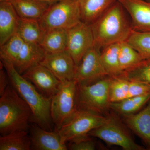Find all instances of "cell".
<instances>
[{
  "instance_id": "6da1fadb",
  "label": "cell",
  "mask_w": 150,
  "mask_h": 150,
  "mask_svg": "<svg viewBox=\"0 0 150 150\" xmlns=\"http://www.w3.org/2000/svg\"><path fill=\"white\" fill-rule=\"evenodd\" d=\"M8 76L10 83L29 105L32 111L31 120L48 131H52L51 98H47L38 92L33 84L17 71L13 64L1 59Z\"/></svg>"
},
{
  "instance_id": "7a4b0ae2",
  "label": "cell",
  "mask_w": 150,
  "mask_h": 150,
  "mask_svg": "<svg viewBox=\"0 0 150 150\" xmlns=\"http://www.w3.org/2000/svg\"><path fill=\"white\" fill-rule=\"evenodd\" d=\"M118 1L91 24L94 45L100 48L126 41L133 30Z\"/></svg>"
},
{
  "instance_id": "3957f363",
  "label": "cell",
  "mask_w": 150,
  "mask_h": 150,
  "mask_svg": "<svg viewBox=\"0 0 150 150\" xmlns=\"http://www.w3.org/2000/svg\"><path fill=\"white\" fill-rule=\"evenodd\" d=\"M32 111L10 83L0 98L1 135L17 131H27Z\"/></svg>"
},
{
  "instance_id": "277c9868",
  "label": "cell",
  "mask_w": 150,
  "mask_h": 150,
  "mask_svg": "<svg viewBox=\"0 0 150 150\" xmlns=\"http://www.w3.org/2000/svg\"><path fill=\"white\" fill-rule=\"evenodd\" d=\"M82 21L78 0H61L51 5L39 21L45 32L56 28L69 29Z\"/></svg>"
},
{
  "instance_id": "5b68a950",
  "label": "cell",
  "mask_w": 150,
  "mask_h": 150,
  "mask_svg": "<svg viewBox=\"0 0 150 150\" xmlns=\"http://www.w3.org/2000/svg\"><path fill=\"white\" fill-rule=\"evenodd\" d=\"M78 83L75 80L62 82L51 98V113L56 129L59 130L76 110Z\"/></svg>"
},
{
  "instance_id": "8992f818",
  "label": "cell",
  "mask_w": 150,
  "mask_h": 150,
  "mask_svg": "<svg viewBox=\"0 0 150 150\" xmlns=\"http://www.w3.org/2000/svg\"><path fill=\"white\" fill-rule=\"evenodd\" d=\"M106 118L98 113L79 108L57 130L64 142H74L89 136V133L103 125Z\"/></svg>"
},
{
  "instance_id": "52a82bcc",
  "label": "cell",
  "mask_w": 150,
  "mask_h": 150,
  "mask_svg": "<svg viewBox=\"0 0 150 150\" xmlns=\"http://www.w3.org/2000/svg\"><path fill=\"white\" fill-rule=\"evenodd\" d=\"M110 79H102L90 84H78L77 100L81 109L98 114L109 108Z\"/></svg>"
},
{
  "instance_id": "ba28073f",
  "label": "cell",
  "mask_w": 150,
  "mask_h": 150,
  "mask_svg": "<svg viewBox=\"0 0 150 150\" xmlns=\"http://www.w3.org/2000/svg\"><path fill=\"white\" fill-rule=\"evenodd\" d=\"M88 135L125 150H145L134 142L118 119L113 116L108 117L103 125L91 131Z\"/></svg>"
},
{
  "instance_id": "9c48e42d",
  "label": "cell",
  "mask_w": 150,
  "mask_h": 150,
  "mask_svg": "<svg viewBox=\"0 0 150 150\" xmlns=\"http://www.w3.org/2000/svg\"><path fill=\"white\" fill-rule=\"evenodd\" d=\"M100 49L94 45L76 67L74 80L78 84H90L107 76L101 60Z\"/></svg>"
},
{
  "instance_id": "30bf717a",
  "label": "cell",
  "mask_w": 150,
  "mask_h": 150,
  "mask_svg": "<svg viewBox=\"0 0 150 150\" xmlns=\"http://www.w3.org/2000/svg\"><path fill=\"white\" fill-rule=\"evenodd\" d=\"M94 45V39L91 24L81 21L68 29L67 50L72 57L76 67Z\"/></svg>"
},
{
  "instance_id": "8fae6325",
  "label": "cell",
  "mask_w": 150,
  "mask_h": 150,
  "mask_svg": "<svg viewBox=\"0 0 150 150\" xmlns=\"http://www.w3.org/2000/svg\"><path fill=\"white\" fill-rule=\"evenodd\" d=\"M22 75L47 98H52L57 93L62 83L50 70L40 64L30 68Z\"/></svg>"
},
{
  "instance_id": "7c38bea8",
  "label": "cell",
  "mask_w": 150,
  "mask_h": 150,
  "mask_svg": "<svg viewBox=\"0 0 150 150\" xmlns=\"http://www.w3.org/2000/svg\"><path fill=\"white\" fill-rule=\"evenodd\" d=\"M40 64L50 70L61 82L74 80L76 66L67 50L59 53H46Z\"/></svg>"
},
{
  "instance_id": "4fadbf2b",
  "label": "cell",
  "mask_w": 150,
  "mask_h": 150,
  "mask_svg": "<svg viewBox=\"0 0 150 150\" xmlns=\"http://www.w3.org/2000/svg\"><path fill=\"white\" fill-rule=\"evenodd\" d=\"M31 150H67L64 142L57 130L48 131L35 124L29 127Z\"/></svg>"
},
{
  "instance_id": "5bb4252c",
  "label": "cell",
  "mask_w": 150,
  "mask_h": 150,
  "mask_svg": "<svg viewBox=\"0 0 150 150\" xmlns=\"http://www.w3.org/2000/svg\"><path fill=\"white\" fill-rule=\"evenodd\" d=\"M131 17L134 30L150 32V1L117 0Z\"/></svg>"
},
{
  "instance_id": "9a60e30c",
  "label": "cell",
  "mask_w": 150,
  "mask_h": 150,
  "mask_svg": "<svg viewBox=\"0 0 150 150\" xmlns=\"http://www.w3.org/2000/svg\"><path fill=\"white\" fill-rule=\"evenodd\" d=\"M46 55V51L40 44L24 42L14 66L22 75L30 68L40 64Z\"/></svg>"
},
{
  "instance_id": "2e32d148",
  "label": "cell",
  "mask_w": 150,
  "mask_h": 150,
  "mask_svg": "<svg viewBox=\"0 0 150 150\" xmlns=\"http://www.w3.org/2000/svg\"><path fill=\"white\" fill-rule=\"evenodd\" d=\"M19 20L11 2L0 3V46L17 32Z\"/></svg>"
},
{
  "instance_id": "e0dca14e",
  "label": "cell",
  "mask_w": 150,
  "mask_h": 150,
  "mask_svg": "<svg viewBox=\"0 0 150 150\" xmlns=\"http://www.w3.org/2000/svg\"><path fill=\"white\" fill-rule=\"evenodd\" d=\"M124 116L127 126L141 138L150 150V100L140 112Z\"/></svg>"
},
{
  "instance_id": "ac0fdd59",
  "label": "cell",
  "mask_w": 150,
  "mask_h": 150,
  "mask_svg": "<svg viewBox=\"0 0 150 150\" xmlns=\"http://www.w3.org/2000/svg\"><path fill=\"white\" fill-rule=\"evenodd\" d=\"M11 2L20 18L38 21L52 5L40 0H12Z\"/></svg>"
},
{
  "instance_id": "d6986e66",
  "label": "cell",
  "mask_w": 150,
  "mask_h": 150,
  "mask_svg": "<svg viewBox=\"0 0 150 150\" xmlns=\"http://www.w3.org/2000/svg\"><path fill=\"white\" fill-rule=\"evenodd\" d=\"M82 21L91 24L117 0H78Z\"/></svg>"
},
{
  "instance_id": "ffe728a7",
  "label": "cell",
  "mask_w": 150,
  "mask_h": 150,
  "mask_svg": "<svg viewBox=\"0 0 150 150\" xmlns=\"http://www.w3.org/2000/svg\"><path fill=\"white\" fill-rule=\"evenodd\" d=\"M68 29L56 28L46 32L40 44L46 53H56L66 51Z\"/></svg>"
},
{
  "instance_id": "44dd1931",
  "label": "cell",
  "mask_w": 150,
  "mask_h": 150,
  "mask_svg": "<svg viewBox=\"0 0 150 150\" xmlns=\"http://www.w3.org/2000/svg\"><path fill=\"white\" fill-rule=\"evenodd\" d=\"M17 33L24 42L40 45L46 33L40 26L39 21L20 18Z\"/></svg>"
},
{
  "instance_id": "7402d4cb",
  "label": "cell",
  "mask_w": 150,
  "mask_h": 150,
  "mask_svg": "<svg viewBox=\"0 0 150 150\" xmlns=\"http://www.w3.org/2000/svg\"><path fill=\"white\" fill-rule=\"evenodd\" d=\"M30 150L31 140L27 131H15L0 137V150Z\"/></svg>"
},
{
  "instance_id": "603a6c76",
  "label": "cell",
  "mask_w": 150,
  "mask_h": 150,
  "mask_svg": "<svg viewBox=\"0 0 150 150\" xmlns=\"http://www.w3.org/2000/svg\"><path fill=\"white\" fill-rule=\"evenodd\" d=\"M119 43L105 46L101 51L103 64L108 76L110 77L117 76L123 72L120 68L118 59Z\"/></svg>"
},
{
  "instance_id": "cb8c5ba5",
  "label": "cell",
  "mask_w": 150,
  "mask_h": 150,
  "mask_svg": "<svg viewBox=\"0 0 150 150\" xmlns=\"http://www.w3.org/2000/svg\"><path fill=\"white\" fill-rule=\"evenodd\" d=\"M150 100V93L140 96L127 98L117 102H110L109 108L124 115L133 114Z\"/></svg>"
},
{
  "instance_id": "d4e9b609",
  "label": "cell",
  "mask_w": 150,
  "mask_h": 150,
  "mask_svg": "<svg viewBox=\"0 0 150 150\" xmlns=\"http://www.w3.org/2000/svg\"><path fill=\"white\" fill-rule=\"evenodd\" d=\"M118 59L123 72L136 67L144 60L139 53L126 41L119 43Z\"/></svg>"
},
{
  "instance_id": "484cf974",
  "label": "cell",
  "mask_w": 150,
  "mask_h": 150,
  "mask_svg": "<svg viewBox=\"0 0 150 150\" xmlns=\"http://www.w3.org/2000/svg\"><path fill=\"white\" fill-rule=\"evenodd\" d=\"M24 43L17 33L14 34L0 46L1 59L9 61L14 65Z\"/></svg>"
},
{
  "instance_id": "4316f807",
  "label": "cell",
  "mask_w": 150,
  "mask_h": 150,
  "mask_svg": "<svg viewBox=\"0 0 150 150\" xmlns=\"http://www.w3.org/2000/svg\"><path fill=\"white\" fill-rule=\"evenodd\" d=\"M118 76L140 82L150 86V59L143 60L136 67L123 71Z\"/></svg>"
},
{
  "instance_id": "83f0119b",
  "label": "cell",
  "mask_w": 150,
  "mask_h": 150,
  "mask_svg": "<svg viewBox=\"0 0 150 150\" xmlns=\"http://www.w3.org/2000/svg\"><path fill=\"white\" fill-rule=\"evenodd\" d=\"M126 41L139 53L144 60L150 59V32L133 30Z\"/></svg>"
},
{
  "instance_id": "f1b7e54d",
  "label": "cell",
  "mask_w": 150,
  "mask_h": 150,
  "mask_svg": "<svg viewBox=\"0 0 150 150\" xmlns=\"http://www.w3.org/2000/svg\"><path fill=\"white\" fill-rule=\"evenodd\" d=\"M129 83V80L121 77H111L109 86L110 103L119 102L127 98Z\"/></svg>"
},
{
  "instance_id": "f546056e",
  "label": "cell",
  "mask_w": 150,
  "mask_h": 150,
  "mask_svg": "<svg viewBox=\"0 0 150 150\" xmlns=\"http://www.w3.org/2000/svg\"><path fill=\"white\" fill-rule=\"evenodd\" d=\"M149 93H150L149 86L137 81H129L127 98L140 96Z\"/></svg>"
},
{
  "instance_id": "4dcf8cb0",
  "label": "cell",
  "mask_w": 150,
  "mask_h": 150,
  "mask_svg": "<svg viewBox=\"0 0 150 150\" xmlns=\"http://www.w3.org/2000/svg\"><path fill=\"white\" fill-rule=\"evenodd\" d=\"M68 149L71 150H94L96 149L95 142L88 137L74 142H69L67 145Z\"/></svg>"
},
{
  "instance_id": "1f68e13d",
  "label": "cell",
  "mask_w": 150,
  "mask_h": 150,
  "mask_svg": "<svg viewBox=\"0 0 150 150\" xmlns=\"http://www.w3.org/2000/svg\"><path fill=\"white\" fill-rule=\"evenodd\" d=\"M1 64L2 68L1 67V71H0V96L4 93L5 91L6 88L8 86L9 84L10 81L9 80L8 76L6 72L3 69V64L2 62H1Z\"/></svg>"
},
{
  "instance_id": "d6a6232c",
  "label": "cell",
  "mask_w": 150,
  "mask_h": 150,
  "mask_svg": "<svg viewBox=\"0 0 150 150\" xmlns=\"http://www.w3.org/2000/svg\"><path fill=\"white\" fill-rule=\"evenodd\" d=\"M40 1H43L47 2L50 3L51 4H54V3L59 2L61 0H40Z\"/></svg>"
},
{
  "instance_id": "836d02e7",
  "label": "cell",
  "mask_w": 150,
  "mask_h": 150,
  "mask_svg": "<svg viewBox=\"0 0 150 150\" xmlns=\"http://www.w3.org/2000/svg\"><path fill=\"white\" fill-rule=\"evenodd\" d=\"M12 0H0L1 2H11Z\"/></svg>"
},
{
  "instance_id": "e575fe53",
  "label": "cell",
  "mask_w": 150,
  "mask_h": 150,
  "mask_svg": "<svg viewBox=\"0 0 150 150\" xmlns=\"http://www.w3.org/2000/svg\"><path fill=\"white\" fill-rule=\"evenodd\" d=\"M148 1H150V0H148Z\"/></svg>"
}]
</instances>
